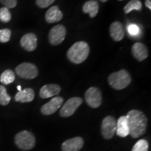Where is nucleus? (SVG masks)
Masks as SVG:
<instances>
[{"instance_id":"obj_1","label":"nucleus","mask_w":151,"mask_h":151,"mask_svg":"<svg viewBox=\"0 0 151 151\" xmlns=\"http://www.w3.org/2000/svg\"><path fill=\"white\" fill-rule=\"evenodd\" d=\"M126 117L129 127V135L134 139H137L144 134L148 125V118L142 111L135 109L131 110Z\"/></svg>"},{"instance_id":"obj_2","label":"nucleus","mask_w":151,"mask_h":151,"mask_svg":"<svg viewBox=\"0 0 151 151\" xmlns=\"http://www.w3.org/2000/svg\"><path fill=\"white\" fill-rule=\"evenodd\" d=\"M90 46L85 41H78L73 43L67 52V58L76 65L83 63L90 54Z\"/></svg>"},{"instance_id":"obj_3","label":"nucleus","mask_w":151,"mask_h":151,"mask_svg":"<svg viewBox=\"0 0 151 151\" xmlns=\"http://www.w3.org/2000/svg\"><path fill=\"white\" fill-rule=\"evenodd\" d=\"M109 84L113 89L121 90L126 88L132 82L130 73L125 69L113 72L108 77Z\"/></svg>"},{"instance_id":"obj_4","label":"nucleus","mask_w":151,"mask_h":151,"mask_svg":"<svg viewBox=\"0 0 151 151\" xmlns=\"http://www.w3.org/2000/svg\"><path fill=\"white\" fill-rule=\"evenodd\" d=\"M15 143L22 150H29L35 146L36 139L32 132L27 130L18 132L15 137Z\"/></svg>"},{"instance_id":"obj_5","label":"nucleus","mask_w":151,"mask_h":151,"mask_svg":"<svg viewBox=\"0 0 151 151\" xmlns=\"http://www.w3.org/2000/svg\"><path fill=\"white\" fill-rule=\"evenodd\" d=\"M16 73L20 78L34 79L39 75V70L35 65L29 62H23L16 68Z\"/></svg>"},{"instance_id":"obj_6","label":"nucleus","mask_w":151,"mask_h":151,"mask_svg":"<svg viewBox=\"0 0 151 151\" xmlns=\"http://www.w3.org/2000/svg\"><path fill=\"white\" fill-rule=\"evenodd\" d=\"M86 101L88 106L93 109H97L102 103V94L99 88L91 87L86 92Z\"/></svg>"},{"instance_id":"obj_7","label":"nucleus","mask_w":151,"mask_h":151,"mask_svg":"<svg viewBox=\"0 0 151 151\" xmlns=\"http://www.w3.org/2000/svg\"><path fill=\"white\" fill-rule=\"evenodd\" d=\"M67 35V29L62 24H58L50 30L48 34V40L50 44L58 46L63 42Z\"/></svg>"},{"instance_id":"obj_8","label":"nucleus","mask_w":151,"mask_h":151,"mask_svg":"<svg viewBox=\"0 0 151 151\" xmlns=\"http://www.w3.org/2000/svg\"><path fill=\"white\" fill-rule=\"evenodd\" d=\"M82 103L83 99L81 97H76L68 99L65 104L62 106L60 112V116L64 118L71 116Z\"/></svg>"},{"instance_id":"obj_9","label":"nucleus","mask_w":151,"mask_h":151,"mask_svg":"<svg viewBox=\"0 0 151 151\" xmlns=\"http://www.w3.org/2000/svg\"><path fill=\"white\" fill-rule=\"evenodd\" d=\"M116 132V120L114 117H105L101 122V134L105 139H112Z\"/></svg>"},{"instance_id":"obj_10","label":"nucleus","mask_w":151,"mask_h":151,"mask_svg":"<svg viewBox=\"0 0 151 151\" xmlns=\"http://www.w3.org/2000/svg\"><path fill=\"white\" fill-rule=\"evenodd\" d=\"M64 99L62 97H53L48 103L42 106L41 109V112L45 116H50L53 114L59 109L63 104Z\"/></svg>"},{"instance_id":"obj_11","label":"nucleus","mask_w":151,"mask_h":151,"mask_svg":"<svg viewBox=\"0 0 151 151\" xmlns=\"http://www.w3.org/2000/svg\"><path fill=\"white\" fill-rule=\"evenodd\" d=\"M20 46L27 51L32 52L36 50L37 47V37L35 34L27 33L20 39Z\"/></svg>"},{"instance_id":"obj_12","label":"nucleus","mask_w":151,"mask_h":151,"mask_svg":"<svg viewBox=\"0 0 151 151\" xmlns=\"http://www.w3.org/2000/svg\"><path fill=\"white\" fill-rule=\"evenodd\" d=\"M84 141L83 138L76 137L68 139L62 143V151H78L83 148Z\"/></svg>"},{"instance_id":"obj_13","label":"nucleus","mask_w":151,"mask_h":151,"mask_svg":"<svg viewBox=\"0 0 151 151\" xmlns=\"http://www.w3.org/2000/svg\"><path fill=\"white\" fill-rule=\"evenodd\" d=\"M61 87L58 84H48L43 86L40 89L39 96L42 99H47L59 94Z\"/></svg>"},{"instance_id":"obj_14","label":"nucleus","mask_w":151,"mask_h":151,"mask_svg":"<svg viewBox=\"0 0 151 151\" xmlns=\"http://www.w3.org/2000/svg\"><path fill=\"white\" fill-rule=\"evenodd\" d=\"M132 53L136 60L141 62L148 58V50L147 47L143 43L137 42L132 46Z\"/></svg>"},{"instance_id":"obj_15","label":"nucleus","mask_w":151,"mask_h":151,"mask_svg":"<svg viewBox=\"0 0 151 151\" xmlns=\"http://www.w3.org/2000/svg\"><path fill=\"white\" fill-rule=\"evenodd\" d=\"M111 37L115 41H120L124 37V29L121 22H113L109 27Z\"/></svg>"},{"instance_id":"obj_16","label":"nucleus","mask_w":151,"mask_h":151,"mask_svg":"<svg viewBox=\"0 0 151 151\" xmlns=\"http://www.w3.org/2000/svg\"><path fill=\"white\" fill-rule=\"evenodd\" d=\"M62 18H63V14L58 6H53L50 7L46 11V15H45L46 21L49 24L59 22L62 20Z\"/></svg>"},{"instance_id":"obj_17","label":"nucleus","mask_w":151,"mask_h":151,"mask_svg":"<svg viewBox=\"0 0 151 151\" xmlns=\"http://www.w3.org/2000/svg\"><path fill=\"white\" fill-rule=\"evenodd\" d=\"M35 97V93L33 89L28 88L20 90L15 96V100L18 102L27 103L32 101Z\"/></svg>"},{"instance_id":"obj_18","label":"nucleus","mask_w":151,"mask_h":151,"mask_svg":"<svg viewBox=\"0 0 151 151\" xmlns=\"http://www.w3.org/2000/svg\"><path fill=\"white\" fill-rule=\"evenodd\" d=\"M116 134L118 137L124 138L129 135V127H128L127 117L122 116L118 118L116 121Z\"/></svg>"},{"instance_id":"obj_19","label":"nucleus","mask_w":151,"mask_h":151,"mask_svg":"<svg viewBox=\"0 0 151 151\" xmlns=\"http://www.w3.org/2000/svg\"><path fill=\"white\" fill-rule=\"evenodd\" d=\"M82 9L85 14L90 15V18H94L99 12V4L95 0H90L84 4Z\"/></svg>"},{"instance_id":"obj_20","label":"nucleus","mask_w":151,"mask_h":151,"mask_svg":"<svg viewBox=\"0 0 151 151\" xmlns=\"http://www.w3.org/2000/svg\"><path fill=\"white\" fill-rule=\"evenodd\" d=\"M16 76L14 71L11 69H6L0 76V82L4 85L11 84L15 81Z\"/></svg>"},{"instance_id":"obj_21","label":"nucleus","mask_w":151,"mask_h":151,"mask_svg":"<svg viewBox=\"0 0 151 151\" xmlns=\"http://www.w3.org/2000/svg\"><path fill=\"white\" fill-rule=\"evenodd\" d=\"M142 9V3L140 0H131L124 7V14H127L131 11H141Z\"/></svg>"},{"instance_id":"obj_22","label":"nucleus","mask_w":151,"mask_h":151,"mask_svg":"<svg viewBox=\"0 0 151 151\" xmlns=\"http://www.w3.org/2000/svg\"><path fill=\"white\" fill-rule=\"evenodd\" d=\"M11 101V97L7 93V90L3 86H0V104L6 106Z\"/></svg>"},{"instance_id":"obj_23","label":"nucleus","mask_w":151,"mask_h":151,"mask_svg":"<svg viewBox=\"0 0 151 151\" xmlns=\"http://www.w3.org/2000/svg\"><path fill=\"white\" fill-rule=\"evenodd\" d=\"M11 18H12V16H11V13L9 9L5 6L1 7L0 9V20L1 22L7 23V22H10Z\"/></svg>"},{"instance_id":"obj_24","label":"nucleus","mask_w":151,"mask_h":151,"mask_svg":"<svg viewBox=\"0 0 151 151\" xmlns=\"http://www.w3.org/2000/svg\"><path fill=\"white\" fill-rule=\"evenodd\" d=\"M148 142L145 139H140L135 143L132 151H148Z\"/></svg>"},{"instance_id":"obj_25","label":"nucleus","mask_w":151,"mask_h":151,"mask_svg":"<svg viewBox=\"0 0 151 151\" xmlns=\"http://www.w3.org/2000/svg\"><path fill=\"white\" fill-rule=\"evenodd\" d=\"M11 37V31L8 28L0 30V42L7 43L10 41Z\"/></svg>"},{"instance_id":"obj_26","label":"nucleus","mask_w":151,"mask_h":151,"mask_svg":"<svg viewBox=\"0 0 151 151\" xmlns=\"http://www.w3.org/2000/svg\"><path fill=\"white\" fill-rule=\"evenodd\" d=\"M55 0H36V4H37L39 8L44 9L47 8L53 4Z\"/></svg>"},{"instance_id":"obj_27","label":"nucleus","mask_w":151,"mask_h":151,"mask_svg":"<svg viewBox=\"0 0 151 151\" xmlns=\"http://www.w3.org/2000/svg\"><path fill=\"white\" fill-rule=\"evenodd\" d=\"M0 3L4 5L5 7L9 9H13L16 6L18 0H0Z\"/></svg>"},{"instance_id":"obj_28","label":"nucleus","mask_w":151,"mask_h":151,"mask_svg":"<svg viewBox=\"0 0 151 151\" xmlns=\"http://www.w3.org/2000/svg\"><path fill=\"white\" fill-rule=\"evenodd\" d=\"M127 32L130 35L137 36L139 33V27L137 24H131L128 26Z\"/></svg>"},{"instance_id":"obj_29","label":"nucleus","mask_w":151,"mask_h":151,"mask_svg":"<svg viewBox=\"0 0 151 151\" xmlns=\"http://www.w3.org/2000/svg\"><path fill=\"white\" fill-rule=\"evenodd\" d=\"M145 5L147 8L151 10V0H146L145 1Z\"/></svg>"},{"instance_id":"obj_30","label":"nucleus","mask_w":151,"mask_h":151,"mask_svg":"<svg viewBox=\"0 0 151 151\" xmlns=\"http://www.w3.org/2000/svg\"><path fill=\"white\" fill-rule=\"evenodd\" d=\"M17 88H18V90H19V91H20V90H21V86H18V87H17Z\"/></svg>"},{"instance_id":"obj_31","label":"nucleus","mask_w":151,"mask_h":151,"mask_svg":"<svg viewBox=\"0 0 151 151\" xmlns=\"http://www.w3.org/2000/svg\"><path fill=\"white\" fill-rule=\"evenodd\" d=\"M101 1H102V2H106V1H107L108 0H100Z\"/></svg>"},{"instance_id":"obj_32","label":"nucleus","mask_w":151,"mask_h":151,"mask_svg":"<svg viewBox=\"0 0 151 151\" xmlns=\"http://www.w3.org/2000/svg\"><path fill=\"white\" fill-rule=\"evenodd\" d=\"M119 1H122V0H119Z\"/></svg>"}]
</instances>
